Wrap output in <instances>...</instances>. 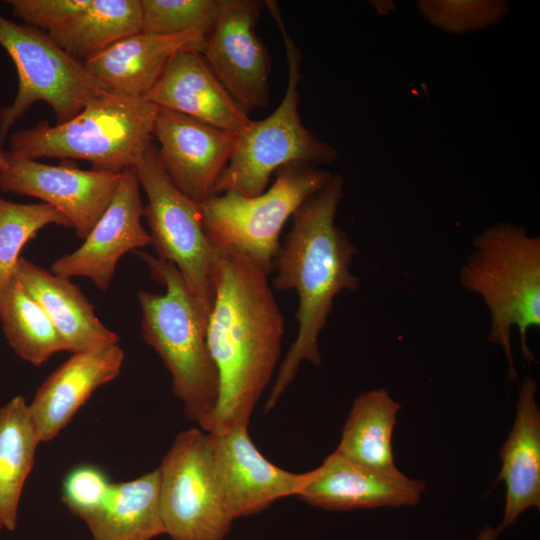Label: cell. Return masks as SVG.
Wrapping results in <instances>:
<instances>
[{
  "mask_svg": "<svg viewBox=\"0 0 540 540\" xmlns=\"http://www.w3.org/2000/svg\"><path fill=\"white\" fill-rule=\"evenodd\" d=\"M206 337L219 377L211 431L249 424L281 353L283 314L268 274L238 253L220 252Z\"/></svg>",
  "mask_w": 540,
  "mask_h": 540,
  "instance_id": "6da1fadb",
  "label": "cell"
},
{
  "mask_svg": "<svg viewBox=\"0 0 540 540\" xmlns=\"http://www.w3.org/2000/svg\"><path fill=\"white\" fill-rule=\"evenodd\" d=\"M343 196L344 180L341 175L332 174L292 216L291 229L274 259V287L280 291L295 290L298 295L295 316L299 329L280 364L265 412L276 405L303 361L321 366L318 340L334 299L343 291L357 292L360 288L359 277L350 270L357 248L335 224Z\"/></svg>",
  "mask_w": 540,
  "mask_h": 540,
  "instance_id": "7a4b0ae2",
  "label": "cell"
},
{
  "mask_svg": "<svg viewBox=\"0 0 540 540\" xmlns=\"http://www.w3.org/2000/svg\"><path fill=\"white\" fill-rule=\"evenodd\" d=\"M163 294L137 293L141 331L171 376L172 392L185 417L210 432L219 397V377L211 357L206 325L177 268L156 256L136 251Z\"/></svg>",
  "mask_w": 540,
  "mask_h": 540,
  "instance_id": "3957f363",
  "label": "cell"
},
{
  "mask_svg": "<svg viewBox=\"0 0 540 540\" xmlns=\"http://www.w3.org/2000/svg\"><path fill=\"white\" fill-rule=\"evenodd\" d=\"M459 281L487 306L491 316L488 341L503 349L509 376L517 380L511 347L513 327L519 331L528 365L536 361L527 335L540 327V238L509 222L487 227L474 238Z\"/></svg>",
  "mask_w": 540,
  "mask_h": 540,
  "instance_id": "277c9868",
  "label": "cell"
},
{
  "mask_svg": "<svg viewBox=\"0 0 540 540\" xmlns=\"http://www.w3.org/2000/svg\"><path fill=\"white\" fill-rule=\"evenodd\" d=\"M158 107L145 98L106 89L62 124L44 120L13 132L9 151L29 158L86 160L94 169H133L153 140Z\"/></svg>",
  "mask_w": 540,
  "mask_h": 540,
  "instance_id": "5b68a950",
  "label": "cell"
},
{
  "mask_svg": "<svg viewBox=\"0 0 540 540\" xmlns=\"http://www.w3.org/2000/svg\"><path fill=\"white\" fill-rule=\"evenodd\" d=\"M274 174L273 184L257 196L226 191L199 203L211 244L219 252L248 258L268 275L286 221L332 176L329 171L303 162L286 164Z\"/></svg>",
  "mask_w": 540,
  "mask_h": 540,
  "instance_id": "8992f818",
  "label": "cell"
},
{
  "mask_svg": "<svg viewBox=\"0 0 540 540\" xmlns=\"http://www.w3.org/2000/svg\"><path fill=\"white\" fill-rule=\"evenodd\" d=\"M263 2L278 24L284 41L287 88L280 105L268 117L251 121L239 133L235 150L213 195L235 191L245 196H257L267 189L271 175L286 164L331 163L338 157L335 147L316 137L302 123L298 111L302 55L285 28L276 2Z\"/></svg>",
  "mask_w": 540,
  "mask_h": 540,
  "instance_id": "52a82bcc",
  "label": "cell"
},
{
  "mask_svg": "<svg viewBox=\"0 0 540 540\" xmlns=\"http://www.w3.org/2000/svg\"><path fill=\"white\" fill-rule=\"evenodd\" d=\"M135 170L148 200L143 217L150 229V245L156 257L177 268L207 328L221 253L204 231L200 205L171 181L153 142Z\"/></svg>",
  "mask_w": 540,
  "mask_h": 540,
  "instance_id": "ba28073f",
  "label": "cell"
},
{
  "mask_svg": "<svg viewBox=\"0 0 540 540\" xmlns=\"http://www.w3.org/2000/svg\"><path fill=\"white\" fill-rule=\"evenodd\" d=\"M0 45L18 74L13 102L0 109V147L14 126L39 101L47 103L62 124L108 88L82 63L42 30L18 24L0 15Z\"/></svg>",
  "mask_w": 540,
  "mask_h": 540,
  "instance_id": "9c48e42d",
  "label": "cell"
},
{
  "mask_svg": "<svg viewBox=\"0 0 540 540\" xmlns=\"http://www.w3.org/2000/svg\"><path fill=\"white\" fill-rule=\"evenodd\" d=\"M160 510L172 540H226L234 521L222 495L209 433L180 432L158 467Z\"/></svg>",
  "mask_w": 540,
  "mask_h": 540,
  "instance_id": "30bf717a",
  "label": "cell"
},
{
  "mask_svg": "<svg viewBox=\"0 0 540 540\" xmlns=\"http://www.w3.org/2000/svg\"><path fill=\"white\" fill-rule=\"evenodd\" d=\"M122 172L84 170L68 161L46 164L0 147V189L54 207L80 239H85L109 206Z\"/></svg>",
  "mask_w": 540,
  "mask_h": 540,
  "instance_id": "8fae6325",
  "label": "cell"
},
{
  "mask_svg": "<svg viewBox=\"0 0 540 540\" xmlns=\"http://www.w3.org/2000/svg\"><path fill=\"white\" fill-rule=\"evenodd\" d=\"M264 2L220 0L202 55L234 101L246 112L269 104L271 59L255 32Z\"/></svg>",
  "mask_w": 540,
  "mask_h": 540,
  "instance_id": "7c38bea8",
  "label": "cell"
},
{
  "mask_svg": "<svg viewBox=\"0 0 540 540\" xmlns=\"http://www.w3.org/2000/svg\"><path fill=\"white\" fill-rule=\"evenodd\" d=\"M213 465L227 508L237 519L260 513L278 499L298 496L315 475L284 470L251 440L248 425L209 433Z\"/></svg>",
  "mask_w": 540,
  "mask_h": 540,
  "instance_id": "4fadbf2b",
  "label": "cell"
},
{
  "mask_svg": "<svg viewBox=\"0 0 540 540\" xmlns=\"http://www.w3.org/2000/svg\"><path fill=\"white\" fill-rule=\"evenodd\" d=\"M143 216L136 170H124L112 201L83 244L55 260L50 272L67 279L88 278L97 289L106 292L121 257L150 245L149 232L141 223Z\"/></svg>",
  "mask_w": 540,
  "mask_h": 540,
  "instance_id": "5bb4252c",
  "label": "cell"
},
{
  "mask_svg": "<svg viewBox=\"0 0 540 540\" xmlns=\"http://www.w3.org/2000/svg\"><path fill=\"white\" fill-rule=\"evenodd\" d=\"M152 135L160 144V158L171 181L198 203L213 195L239 137V133L162 108H158Z\"/></svg>",
  "mask_w": 540,
  "mask_h": 540,
  "instance_id": "9a60e30c",
  "label": "cell"
},
{
  "mask_svg": "<svg viewBox=\"0 0 540 540\" xmlns=\"http://www.w3.org/2000/svg\"><path fill=\"white\" fill-rule=\"evenodd\" d=\"M315 471L297 497L331 511L415 506L426 488L423 481L402 472L380 473L357 465L335 451Z\"/></svg>",
  "mask_w": 540,
  "mask_h": 540,
  "instance_id": "2e32d148",
  "label": "cell"
},
{
  "mask_svg": "<svg viewBox=\"0 0 540 540\" xmlns=\"http://www.w3.org/2000/svg\"><path fill=\"white\" fill-rule=\"evenodd\" d=\"M125 354L119 344L73 353L42 383L28 404L40 442L53 440L100 386L115 379Z\"/></svg>",
  "mask_w": 540,
  "mask_h": 540,
  "instance_id": "e0dca14e",
  "label": "cell"
},
{
  "mask_svg": "<svg viewBox=\"0 0 540 540\" xmlns=\"http://www.w3.org/2000/svg\"><path fill=\"white\" fill-rule=\"evenodd\" d=\"M145 99L158 108L236 133L252 121L196 50L175 54Z\"/></svg>",
  "mask_w": 540,
  "mask_h": 540,
  "instance_id": "ac0fdd59",
  "label": "cell"
},
{
  "mask_svg": "<svg viewBox=\"0 0 540 540\" xmlns=\"http://www.w3.org/2000/svg\"><path fill=\"white\" fill-rule=\"evenodd\" d=\"M205 36L196 31L174 35L145 32L125 37L85 64L108 88L146 98L169 60L177 53L204 47Z\"/></svg>",
  "mask_w": 540,
  "mask_h": 540,
  "instance_id": "d6986e66",
  "label": "cell"
},
{
  "mask_svg": "<svg viewBox=\"0 0 540 540\" xmlns=\"http://www.w3.org/2000/svg\"><path fill=\"white\" fill-rule=\"evenodd\" d=\"M537 382L526 377L520 385L512 428L500 450L498 481L506 487L503 531L530 508H540V410Z\"/></svg>",
  "mask_w": 540,
  "mask_h": 540,
  "instance_id": "ffe728a7",
  "label": "cell"
},
{
  "mask_svg": "<svg viewBox=\"0 0 540 540\" xmlns=\"http://www.w3.org/2000/svg\"><path fill=\"white\" fill-rule=\"evenodd\" d=\"M14 277L43 308L66 351L77 353L118 344V335L100 321L93 305L70 279L22 257Z\"/></svg>",
  "mask_w": 540,
  "mask_h": 540,
  "instance_id": "44dd1931",
  "label": "cell"
},
{
  "mask_svg": "<svg viewBox=\"0 0 540 540\" xmlns=\"http://www.w3.org/2000/svg\"><path fill=\"white\" fill-rule=\"evenodd\" d=\"M158 468L113 483L102 507L84 520L93 540H151L165 534Z\"/></svg>",
  "mask_w": 540,
  "mask_h": 540,
  "instance_id": "7402d4cb",
  "label": "cell"
},
{
  "mask_svg": "<svg viewBox=\"0 0 540 540\" xmlns=\"http://www.w3.org/2000/svg\"><path fill=\"white\" fill-rule=\"evenodd\" d=\"M401 405L386 388L362 392L354 400L335 452L365 468L390 475L395 465L392 437Z\"/></svg>",
  "mask_w": 540,
  "mask_h": 540,
  "instance_id": "603a6c76",
  "label": "cell"
},
{
  "mask_svg": "<svg viewBox=\"0 0 540 540\" xmlns=\"http://www.w3.org/2000/svg\"><path fill=\"white\" fill-rule=\"evenodd\" d=\"M141 28L140 0H90L84 9L47 33L70 56L86 63Z\"/></svg>",
  "mask_w": 540,
  "mask_h": 540,
  "instance_id": "cb8c5ba5",
  "label": "cell"
},
{
  "mask_svg": "<svg viewBox=\"0 0 540 540\" xmlns=\"http://www.w3.org/2000/svg\"><path fill=\"white\" fill-rule=\"evenodd\" d=\"M39 443L23 396L0 407V525L8 531L17 526L22 491Z\"/></svg>",
  "mask_w": 540,
  "mask_h": 540,
  "instance_id": "d4e9b609",
  "label": "cell"
},
{
  "mask_svg": "<svg viewBox=\"0 0 540 540\" xmlns=\"http://www.w3.org/2000/svg\"><path fill=\"white\" fill-rule=\"evenodd\" d=\"M0 323L15 354L34 366L66 351L43 308L15 277L0 291Z\"/></svg>",
  "mask_w": 540,
  "mask_h": 540,
  "instance_id": "484cf974",
  "label": "cell"
},
{
  "mask_svg": "<svg viewBox=\"0 0 540 540\" xmlns=\"http://www.w3.org/2000/svg\"><path fill=\"white\" fill-rule=\"evenodd\" d=\"M51 224L71 228L68 219L46 203H18L0 196V291L14 278L22 248Z\"/></svg>",
  "mask_w": 540,
  "mask_h": 540,
  "instance_id": "4316f807",
  "label": "cell"
},
{
  "mask_svg": "<svg viewBox=\"0 0 540 540\" xmlns=\"http://www.w3.org/2000/svg\"><path fill=\"white\" fill-rule=\"evenodd\" d=\"M421 16L433 27L462 35L498 24L510 11L506 0H418Z\"/></svg>",
  "mask_w": 540,
  "mask_h": 540,
  "instance_id": "83f0119b",
  "label": "cell"
},
{
  "mask_svg": "<svg viewBox=\"0 0 540 540\" xmlns=\"http://www.w3.org/2000/svg\"><path fill=\"white\" fill-rule=\"evenodd\" d=\"M145 33L174 35L190 31L204 36L212 27L220 0H140Z\"/></svg>",
  "mask_w": 540,
  "mask_h": 540,
  "instance_id": "f1b7e54d",
  "label": "cell"
},
{
  "mask_svg": "<svg viewBox=\"0 0 540 540\" xmlns=\"http://www.w3.org/2000/svg\"><path fill=\"white\" fill-rule=\"evenodd\" d=\"M113 482L99 467L82 464L69 470L62 482L61 499L83 521L106 501Z\"/></svg>",
  "mask_w": 540,
  "mask_h": 540,
  "instance_id": "f546056e",
  "label": "cell"
},
{
  "mask_svg": "<svg viewBox=\"0 0 540 540\" xmlns=\"http://www.w3.org/2000/svg\"><path fill=\"white\" fill-rule=\"evenodd\" d=\"M6 3L12 15L25 25L48 32L84 9L90 0H7Z\"/></svg>",
  "mask_w": 540,
  "mask_h": 540,
  "instance_id": "4dcf8cb0",
  "label": "cell"
},
{
  "mask_svg": "<svg viewBox=\"0 0 540 540\" xmlns=\"http://www.w3.org/2000/svg\"><path fill=\"white\" fill-rule=\"evenodd\" d=\"M501 532L498 527L485 526L475 540H497Z\"/></svg>",
  "mask_w": 540,
  "mask_h": 540,
  "instance_id": "1f68e13d",
  "label": "cell"
},
{
  "mask_svg": "<svg viewBox=\"0 0 540 540\" xmlns=\"http://www.w3.org/2000/svg\"><path fill=\"white\" fill-rule=\"evenodd\" d=\"M2 529L1 525H0V530Z\"/></svg>",
  "mask_w": 540,
  "mask_h": 540,
  "instance_id": "d6a6232c",
  "label": "cell"
}]
</instances>
